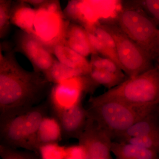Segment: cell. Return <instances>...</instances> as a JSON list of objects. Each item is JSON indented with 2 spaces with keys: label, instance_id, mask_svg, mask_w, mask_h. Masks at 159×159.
Instances as JSON below:
<instances>
[{
  "label": "cell",
  "instance_id": "cell-1",
  "mask_svg": "<svg viewBox=\"0 0 159 159\" xmlns=\"http://www.w3.org/2000/svg\"><path fill=\"white\" fill-rule=\"evenodd\" d=\"M50 82L42 73L30 72L18 64L12 52H0V119L35 106Z\"/></svg>",
  "mask_w": 159,
  "mask_h": 159
},
{
  "label": "cell",
  "instance_id": "cell-2",
  "mask_svg": "<svg viewBox=\"0 0 159 159\" xmlns=\"http://www.w3.org/2000/svg\"><path fill=\"white\" fill-rule=\"evenodd\" d=\"M89 117L100 127L119 139L136 122L152 113L136 108L114 98L102 95L91 97L87 109Z\"/></svg>",
  "mask_w": 159,
  "mask_h": 159
},
{
  "label": "cell",
  "instance_id": "cell-3",
  "mask_svg": "<svg viewBox=\"0 0 159 159\" xmlns=\"http://www.w3.org/2000/svg\"><path fill=\"white\" fill-rule=\"evenodd\" d=\"M152 112L159 105V64L101 94Z\"/></svg>",
  "mask_w": 159,
  "mask_h": 159
},
{
  "label": "cell",
  "instance_id": "cell-4",
  "mask_svg": "<svg viewBox=\"0 0 159 159\" xmlns=\"http://www.w3.org/2000/svg\"><path fill=\"white\" fill-rule=\"evenodd\" d=\"M35 10L32 35L52 53L56 46L64 45L70 22L61 10L59 1H47Z\"/></svg>",
  "mask_w": 159,
  "mask_h": 159
},
{
  "label": "cell",
  "instance_id": "cell-5",
  "mask_svg": "<svg viewBox=\"0 0 159 159\" xmlns=\"http://www.w3.org/2000/svg\"><path fill=\"white\" fill-rule=\"evenodd\" d=\"M113 38L118 60L128 78L135 77L153 68L154 60L149 53L137 44L118 25L100 23Z\"/></svg>",
  "mask_w": 159,
  "mask_h": 159
},
{
  "label": "cell",
  "instance_id": "cell-6",
  "mask_svg": "<svg viewBox=\"0 0 159 159\" xmlns=\"http://www.w3.org/2000/svg\"><path fill=\"white\" fill-rule=\"evenodd\" d=\"M117 20L121 30L152 57L159 28L151 18L133 8H125L118 13Z\"/></svg>",
  "mask_w": 159,
  "mask_h": 159
},
{
  "label": "cell",
  "instance_id": "cell-7",
  "mask_svg": "<svg viewBox=\"0 0 159 159\" xmlns=\"http://www.w3.org/2000/svg\"><path fill=\"white\" fill-rule=\"evenodd\" d=\"M98 86L89 75L74 77L54 84L50 95V105L54 115L81 104L83 95Z\"/></svg>",
  "mask_w": 159,
  "mask_h": 159
},
{
  "label": "cell",
  "instance_id": "cell-8",
  "mask_svg": "<svg viewBox=\"0 0 159 159\" xmlns=\"http://www.w3.org/2000/svg\"><path fill=\"white\" fill-rule=\"evenodd\" d=\"M112 139L109 133L89 117L85 128L77 139L85 149V159H113Z\"/></svg>",
  "mask_w": 159,
  "mask_h": 159
},
{
  "label": "cell",
  "instance_id": "cell-9",
  "mask_svg": "<svg viewBox=\"0 0 159 159\" xmlns=\"http://www.w3.org/2000/svg\"><path fill=\"white\" fill-rule=\"evenodd\" d=\"M17 48L30 61L34 71L44 74L55 60L52 53L32 34L20 32L17 39Z\"/></svg>",
  "mask_w": 159,
  "mask_h": 159
},
{
  "label": "cell",
  "instance_id": "cell-10",
  "mask_svg": "<svg viewBox=\"0 0 159 159\" xmlns=\"http://www.w3.org/2000/svg\"><path fill=\"white\" fill-rule=\"evenodd\" d=\"M26 111L0 119L1 145L10 148H21L28 150Z\"/></svg>",
  "mask_w": 159,
  "mask_h": 159
},
{
  "label": "cell",
  "instance_id": "cell-11",
  "mask_svg": "<svg viewBox=\"0 0 159 159\" xmlns=\"http://www.w3.org/2000/svg\"><path fill=\"white\" fill-rule=\"evenodd\" d=\"M59 121L63 139H78L85 128L89 114L87 109L79 104L54 115Z\"/></svg>",
  "mask_w": 159,
  "mask_h": 159
},
{
  "label": "cell",
  "instance_id": "cell-12",
  "mask_svg": "<svg viewBox=\"0 0 159 159\" xmlns=\"http://www.w3.org/2000/svg\"><path fill=\"white\" fill-rule=\"evenodd\" d=\"M64 45L85 57L90 54L97 53L91 45L85 28L77 24L70 23Z\"/></svg>",
  "mask_w": 159,
  "mask_h": 159
},
{
  "label": "cell",
  "instance_id": "cell-13",
  "mask_svg": "<svg viewBox=\"0 0 159 159\" xmlns=\"http://www.w3.org/2000/svg\"><path fill=\"white\" fill-rule=\"evenodd\" d=\"M62 139V130L57 118L54 116H46L43 119L36 134L35 142L36 153L41 145L58 143Z\"/></svg>",
  "mask_w": 159,
  "mask_h": 159
},
{
  "label": "cell",
  "instance_id": "cell-14",
  "mask_svg": "<svg viewBox=\"0 0 159 159\" xmlns=\"http://www.w3.org/2000/svg\"><path fill=\"white\" fill-rule=\"evenodd\" d=\"M35 9L31 8L28 3L20 1L11 6L10 21L28 34H33Z\"/></svg>",
  "mask_w": 159,
  "mask_h": 159
},
{
  "label": "cell",
  "instance_id": "cell-15",
  "mask_svg": "<svg viewBox=\"0 0 159 159\" xmlns=\"http://www.w3.org/2000/svg\"><path fill=\"white\" fill-rule=\"evenodd\" d=\"M111 152L116 159H159V154L128 142H113Z\"/></svg>",
  "mask_w": 159,
  "mask_h": 159
},
{
  "label": "cell",
  "instance_id": "cell-16",
  "mask_svg": "<svg viewBox=\"0 0 159 159\" xmlns=\"http://www.w3.org/2000/svg\"><path fill=\"white\" fill-rule=\"evenodd\" d=\"M52 53L55 54L59 62L63 64L81 71L84 75L89 74L90 65L86 57L66 46L59 45L56 46L53 49Z\"/></svg>",
  "mask_w": 159,
  "mask_h": 159
},
{
  "label": "cell",
  "instance_id": "cell-17",
  "mask_svg": "<svg viewBox=\"0 0 159 159\" xmlns=\"http://www.w3.org/2000/svg\"><path fill=\"white\" fill-rule=\"evenodd\" d=\"M154 112L132 125L119 138V141L136 137L159 134V120Z\"/></svg>",
  "mask_w": 159,
  "mask_h": 159
},
{
  "label": "cell",
  "instance_id": "cell-18",
  "mask_svg": "<svg viewBox=\"0 0 159 159\" xmlns=\"http://www.w3.org/2000/svg\"><path fill=\"white\" fill-rule=\"evenodd\" d=\"M43 75L49 82L54 84L73 77L84 76L81 71L71 68L56 60L51 68Z\"/></svg>",
  "mask_w": 159,
  "mask_h": 159
},
{
  "label": "cell",
  "instance_id": "cell-19",
  "mask_svg": "<svg viewBox=\"0 0 159 159\" xmlns=\"http://www.w3.org/2000/svg\"><path fill=\"white\" fill-rule=\"evenodd\" d=\"M89 75L97 85L103 86L109 89L116 87L126 79L123 73L116 74L97 70H90Z\"/></svg>",
  "mask_w": 159,
  "mask_h": 159
},
{
  "label": "cell",
  "instance_id": "cell-20",
  "mask_svg": "<svg viewBox=\"0 0 159 159\" xmlns=\"http://www.w3.org/2000/svg\"><path fill=\"white\" fill-rule=\"evenodd\" d=\"M90 70H97L111 73H123L122 70L115 61L109 58L99 56L97 53L91 54Z\"/></svg>",
  "mask_w": 159,
  "mask_h": 159
},
{
  "label": "cell",
  "instance_id": "cell-21",
  "mask_svg": "<svg viewBox=\"0 0 159 159\" xmlns=\"http://www.w3.org/2000/svg\"><path fill=\"white\" fill-rule=\"evenodd\" d=\"M66 150L58 143H50L40 146L37 154L41 159H65Z\"/></svg>",
  "mask_w": 159,
  "mask_h": 159
},
{
  "label": "cell",
  "instance_id": "cell-22",
  "mask_svg": "<svg viewBox=\"0 0 159 159\" xmlns=\"http://www.w3.org/2000/svg\"><path fill=\"white\" fill-rule=\"evenodd\" d=\"M0 156L1 159H41L39 155L33 152L19 150L2 145H0Z\"/></svg>",
  "mask_w": 159,
  "mask_h": 159
},
{
  "label": "cell",
  "instance_id": "cell-23",
  "mask_svg": "<svg viewBox=\"0 0 159 159\" xmlns=\"http://www.w3.org/2000/svg\"><path fill=\"white\" fill-rule=\"evenodd\" d=\"M119 142H128L138 145L159 154V134L130 138Z\"/></svg>",
  "mask_w": 159,
  "mask_h": 159
},
{
  "label": "cell",
  "instance_id": "cell-24",
  "mask_svg": "<svg viewBox=\"0 0 159 159\" xmlns=\"http://www.w3.org/2000/svg\"><path fill=\"white\" fill-rule=\"evenodd\" d=\"M11 4V1H0V37L1 38L6 35L9 30Z\"/></svg>",
  "mask_w": 159,
  "mask_h": 159
},
{
  "label": "cell",
  "instance_id": "cell-25",
  "mask_svg": "<svg viewBox=\"0 0 159 159\" xmlns=\"http://www.w3.org/2000/svg\"><path fill=\"white\" fill-rule=\"evenodd\" d=\"M134 2L145 10L157 25H159V0H142Z\"/></svg>",
  "mask_w": 159,
  "mask_h": 159
},
{
  "label": "cell",
  "instance_id": "cell-26",
  "mask_svg": "<svg viewBox=\"0 0 159 159\" xmlns=\"http://www.w3.org/2000/svg\"><path fill=\"white\" fill-rule=\"evenodd\" d=\"M85 149L82 145H73L66 147L65 159H85Z\"/></svg>",
  "mask_w": 159,
  "mask_h": 159
},
{
  "label": "cell",
  "instance_id": "cell-27",
  "mask_svg": "<svg viewBox=\"0 0 159 159\" xmlns=\"http://www.w3.org/2000/svg\"><path fill=\"white\" fill-rule=\"evenodd\" d=\"M152 56L154 61H157L158 64H159V29L154 43L152 51Z\"/></svg>",
  "mask_w": 159,
  "mask_h": 159
},
{
  "label": "cell",
  "instance_id": "cell-28",
  "mask_svg": "<svg viewBox=\"0 0 159 159\" xmlns=\"http://www.w3.org/2000/svg\"><path fill=\"white\" fill-rule=\"evenodd\" d=\"M26 3H28V4L32 5L34 6L36 8H38L40 6H42L45 3L47 2V1H42V0H32V1H24Z\"/></svg>",
  "mask_w": 159,
  "mask_h": 159
},
{
  "label": "cell",
  "instance_id": "cell-29",
  "mask_svg": "<svg viewBox=\"0 0 159 159\" xmlns=\"http://www.w3.org/2000/svg\"><path fill=\"white\" fill-rule=\"evenodd\" d=\"M157 108H158V113L159 114V105L158 106V107Z\"/></svg>",
  "mask_w": 159,
  "mask_h": 159
}]
</instances>
